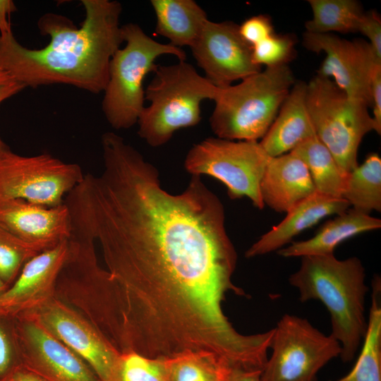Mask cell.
<instances>
[{"label": "cell", "instance_id": "obj_1", "mask_svg": "<svg viewBox=\"0 0 381 381\" xmlns=\"http://www.w3.org/2000/svg\"><path fill=\"white\" fill-rule=\"evenodd\" d=\"M102 158V173L85 175L71 206L117 284L130 351L155 359L185 351L240 356L250 337L222 305L231 291L246 294L232 282L237 253L219 198L198 175L181 193L166 191L157 168L123 140Z\"/></svg>", "mask_w": 381, "mask_h": 381}, {"label": "cell", "instance_id": "obj_2", "mask_svg": "<svg viewBox=\"0 0 381 381\" xmlns=\"http://www.w3.org/2000/svg\"><path fill=\"white\" fill-rule=\"evenodd\" d=\"M80 26L56 13L44 14L37 27L48 44L40 49L20 44L13 32L0 35V66L26 87L64 84L93 94L104 92L111 59L124 42L121 4L82 0Z\"/></svg>", "mask_w": 381, "mask_h": 381}, {"label": "cell", "instance_id": "obj_3", "mask_svg": "<svg viewBox=\"0 0 381 381\" xmlns=\"http://www.w3.org/2000/svg\"><path fill=\"white\" fill-rule=\"evenodd\" d=\"M365 277L358 258L339 260L332 254L302 257L299 269L289 278L301 302L318 300L329 311V334L339 343L344 363L353 360L367 329Z\"/></svg>", "mask_w": 381, "mask_h": 381}, {"label": "cell", "instance_id": "obj_4", "mask_svg": "<svg viewBox=\"0 0 381 381\" xmlns=\"http://www.w3.org/2000/svg\"><path fill=\"white\" fill-rule=\"evenodd\" d=\"M71 222L68 254L56 280L54 298L85 318L119 353H124V321L117 284L99 265L90 232L73 216Z\"/></svg>", "mask_w": 381, "mask_h": 381}, {"label": "cell", "instance_id": "obj_5", "mask_svg": "<svg viewBox=\"0 0 381 381\" xmlns=\"http://www.w3.org/2000/svg\"><path fill=\"white\" fill-rule=\"evenodd\" d=\"M145 89L144 107L137 123L138 134L151 147H159L179 129L197 125L201 120V104L214 100L219 87L186 61L157 65Z\"/></svg>", "mask_w": 381, "mask_h": 381}, {"label": "cell", "instance_id": "obj_6", "mask_svg": "<svg viewBox=\"0 0 381 381\" xmlns=\"http://www.w3.org/2000/svg\"><path fill=\"white\" fill-rule=\"evenodd\" d=\"M288 65L266 67L236 85L219 88L210 118L219 138L258 141L266 134L295 84Z\"/></svg>", "mask_w": 381, "mask_h": 381}, {"label": "cell", "instance_id": "obj_7", "mask_svg": "<svg viewBox=\"0 0 381 381\" xmlns=\"http://www.w3.org/2000/svg\"><path fill=\"white\" fill-rule=\"evenodd\" d=\"M122 33L126 44L111 59L102 102L107 121L116 130L128 129L137 123L145 107L143 81L155 69V60L167 54L179 61L186 59L181 48L156 41L135 23L122 25Z\"/></svg>", "mask_w": 381, "mask_h": 381}, {"label": "cell", "instance_id": "obj_8", "mask_svg": "<svg viewBox=\"0 0 381 381\" xmlns=\"http://www.w3.org/2000/svg\"><path fill=\"white\" fill-rule=\"evenodd\" d=\"M306 104L316 136L349 174L358 165L362 139L375 131L368 106L349 97L331 79L318 75L307 83Z\"/></svg>", "mask_w": 381, "mask_h": 381}, {"label": "cell", "instance_id": "obj_9", "mask_svg": "<svg viewBox=\"0 0 381 381\" xmlns=\"http://www.w3.org/2000/svg\"><path fill=\"white\" fill-rule=\"evenodd\" d=\"M270 157L259 141L207 138L189 150L184 167L192 175L219 180L230 198H248L261 210L260 183Z\"/></svg>", "mask_w": 381, "mask_h": 381}, {"label": "cell", "instance_id": "obj_10", "mask_svg": "<svg viewBox=\"0 0 381 381\" xmlns=\"http://www.w3.org/2000/svg\"><path fill=\"white\" fill-rule=\"evenodd\" d=\"M270 349L261 381H316L319 371L341 352L330 334L291 314L284 315L272 328Z\"/></svg>", "mask_w": 381, "mask_h": 381}, {"label": "cell", "instance_id": "obj_11", "mask_svg": "<svg viewBox=\"0 0 381 381\" xmlns=\"http://www.w3.org/2000/svg\"><path fill=\"white\" fill-rule=\"evenodd\" d=\"M85 174L80 165L47 153L23 156L8 147L0 152V201L21 199L45 207L64 202Z\"/></svg>", "mask_w": 381, "mask_h": 381}, {"label": "cell", "instance_id": "obj_12", "mask_svg": "<svg viewBox=\"0 0 381 381\" xmlns=\"http://www.w3.org/2000/svg\"><path fill=\"white\" fill-rule=\"evenodd\" d=\"M303 45L310 52L325 54L316 75L331 79L349 97L371 106L372 80L381 68V59L368 42L305 32Z\"/></svg>", "mask_w": 381, "mask_h": 381}, {"label": "cell", "instance_id": "obj_13", "mask_svg": "<svg viewBox=\"0 0 381 381\" xmlns=\"http://www.w3.org/2000/svg\"><path fill=\"white\" fill-rule=\"evenodd\" d=\"M15 327L23 368L48 381H101L86 362L32 313L16 315Z\"/></svg>", "mask_w": 381, "mask_h": 381}, {"label": "cell", "instance_id": "obj_14", "mask_svg": "<svg viewBox=\"0 0 381 381\" xmlns=\"http://www.w3.org/2000/svg\"><path fill=\"white\" fill-rule=\"evenodd\" d=\"M190 49L205 77L219 88L262 71L253 63L252 47L241 36L238 25L231 21L208 19Z\"/></svg>", "mask_w": 381, "mask_h": 381}, {"label": "cell", "instance_id": "obj_15", "mask_svg": "<svg viewBox=\"0 0 381 381\" xmlns=\"http://www.w3.org/2000/svg\"><path fill=\"white\" fill-rule=\"evenodd\" d=\"M28 312L86 362L101 381L106 380L120 353L90 322L54 297Z\"/></svg>", "mask_w": 381, "mask_h": 381}, {"label": "cell", "instance_id": "obj_16", "mask_svg": "<svg viewBox=\"0 0 381 381\" xmlns=\"http://www.w3.org/2000/svg\"><path fill=\"white\" fill-rule=\"evenodd\" d=\"M0 225L41 252L69 238L71 216L66 204L45 207L21 199L0 201Z\"/></svg>", "mask_w": 381, "mask_h": 381}, {"label": "cell", "instance_id": "obj_17", "mask_svg": "<svg viewBox=\"0 0 381 381\" xmlns=\"http://www.w3.org/2000/svg\"><path fill=\"white\" fill-rule=\"evenodd\" d=\"M68 240L38 253L24 265L16 279L0 295L1 313L16 316L54 297L56 280L68 254Z\"/></svg>", "mask_w": 381, "mask_h": 381}, {"label": "cell", "instance_id": "obj_18", "mask_svg": "<svg viewBox=\"0 0 381 381\" xmlns=\"http://www.w3.org/2000/svg\"><path fill=\"white\" fill-rule=\"evenodd\" d=\"M349 207V203L343 198L315 192L286 212V216L280 223L261 236L246 251L245 256L251 258L278 251L298 234L323 218L340 214Z\"/></svg>", "mask_w": 381, "mask_h": 381}, {"label": "cell", "instance_id": "obj_19", "mask_svg": "<svg viewBox=\"0 0 381 381\" xmlns=\"http://www.w3.org/2000/svg\"><path fill=\"white\" fill-rule=\"evenodd\" d=\"M315 192L306 165L294 153L270 157L260 183L265 206L286 213Z\"/></svg>", "mask_w": 381, "mask_h": 381}, {"label": "cell", "instance_id": "obj_20", "mask_svg": "<svg viewBox=\"0 0 381 381\" xmlns=\"http://www.w3.org/2000/svg\"><path fill=\"white\" fill-rule=\"evenodd\" d=\"M305 82H296L260 145L270 157L290 152L315 135L306 104Z\"/></svg>", "mask_w": 381, "mask_h": 381}, {"label": "cell", "instance_id": "obj_21", "mask_svg": "<svg viewBox=\"0 0 381 381\" xmlns=\"http://www.w3.org/2000/svg\"><path fill=\"white\" fill-rule=\"evenodd\" d=\"M380 227V219L353 209L347 210L327 222L313 237L292 242L277 253L284 258L332 255L337 246L346 239Z\"/></svg>", "mask_w": 381, "mask_h": 381}, {"label": "cell", "instance_id": "obj_22", "mask_svg": "<svg viewBox=\"0 0 381 381\" xmlns=\"http://www.w3.org/2000/svg\"><path fill=\"white\" fill-rule=\"evenodd\" d=\"M150 4L156 17L155 33L179 48H190L208 20L193 0H151Z\"/></svg>", "mask_w": 381, "mask_h": 381}, {"label": "cell", "instance_id": "obj_23", "mask_svg": "<svg viewBox=\"0 0 381 381\" xmlns=\"http://www.w3.org/2000/svg\"><path fill=\"white\" fill-rule=\"evenodd\" d=\"M291 152L306 165L316 192L342 198L349 174L341 169L331 152L316 135L304 140Z\"/></svg>", "mask_w": 381, "mask_h": 381}, {"label": "cell", "instance_id": "obj_24", "mask_svg": "<svg viewBox=\"0 0 381 381\" xmlns=\"http://www.w3.org/2000/svg\"><path fill=\"white\" fill-rule=\"evenodd\" d=\"M373 280L371 305L360 354L346 375L332 381H381V282Z\"/></svg>", "mask_w": 381, "mask_h": 381}, {"label": "cell", "instance_id": "obj_25", "mask_svg": "<svg viewBox=\"0 0 381 381\" xmlns=\"http://www.w3.org/2000/svg\"><path fill=\"white\" fill-rule=\"evenodd\" d=\"M161 359L168 381H226L233 368L207 351H185Z\"/></svg>", "mask_w": 381, "mask_h": 381}, {"label": "cell", "instance_id": "obj_26", "mask_svg": "<svg viewBox=\"0 0 381 381\" xmlns=\"http://www.w3.org/2000/svg\"><path fill=\"white\" fill-rule=\"evenodd\" d=\"M342 198L363 214L381 211V158L377 154L368 155L349 174Z\"/></svg>", "mask_w": 381, "mask_h": 381}, {"label": "cell", "instance_id": "obj_27", "mask_svg": "<svg viewBox=\"0 0 381 381\" xmlns=\"http://www.w3.org/2000/svg\"><path fill=\"white\" fill-rule=\"evenodd\" d=\"M312 19L305 23L308 32L327 34L358 32L363 15L361 4L355 0H308Z\"/></svg>", "mask_w": 381, "mask_h": 381}, {"label": "cell", "instance_id": "obj_28", "mask_svg": "<svg viewBox=\"0 0 381 381\" xmlns=\"http://www.w3.org/2000/svg\"><path fill=\"white\" fill-rule=\"evenodd\" d=\"M105 381H168L161 358L121 353Z\"/></svg>", "mask_w": 381, "mask_h": 381}, {"label": "cell", "instance_id": "obj_29", "mask_svg": "<svg viewBox=\"0 0 381 381\" xmlns=\"http://www.w3.org/2000/svg\"><path fill=\"white\" fill-rule=\"evenodd\" d=\"M41 253L0 225V279L10 286L24 265Z\"/></svg>", "mask_w": 381, "mask_h": 381}, {"label": "cell", "instance_id": "obj_30", "mask_svg": "<svg viewBox=\"0 0 381 381\" xmlns=\"http://www.w3.org/2000/svg\"><path fill=\"white\" fill-rule=\"evenodd\" d=\"M296 42L293 35L274 33L252 47L253 61L261 67L288 65L296 54Z\"/></svg>", "mask_w": 381, "mask_h": 381}, {"label": "cell", "instance_id": "obj_31", "mask_svg": "<svg viewBox=\"0 0 381 381\" xmlns=\"http://www.w3.org/2000/svg\"><path fill=\"white\" fill-rule=\"evenodd\" d=\"M22 367L15 316L0 312V381H10Z\"/></svg>", "mask_w": 381, "mask_h": 381}, {"label": "cell", "instance_id": "obj_32", "mask_svg": "<svg viewBox=\"0 0 381 381\" xmlns=\"http://www.w3.org/2000/svg\"><path fill=\"white\" fill-rule=\"evenodd\" d=\"M242 38L251 47L274 34L271 18L266 15L252 16L238 25Z\"/></svg>", "mask_w": 381, "mask_h": 381}, {"label": "cell", "instance_id": "obj_33", "mask_svg": "<svg viewBox=\"0 0 381 381\" xmlns=\"http://www.w3.org/2000/svg\"><path fill=\"white\" fill-rule=\"evenodd\" d=\"M358 32L368 39V43L376 56L381 59V20L380 16L374 11L364 13Z\"/></svg>", "mask_w": 381, "mask_h": 381}, {"label": "cell", "instance_id": "obj_34", "mask_svg": "<svg viewBox=\"0 0 381 381\" xmlns=\"http://www.w3.org/2000/svg\"><path fill=\"white\" fill-rule=\"evenodd\" d=\"M26 86L0 66V104L19 93ZM0 137V152L8 148Z\"/></svg>", "mask_w": 381, "mask_h": 381}, {"label": "cell", "instance_id": "obj_35", "mask_svg": "<svg viewBox=\"0 0 381 381\" xmlns=\"http://www.w3.org/2000/svg\"><path fill=\"white\" fill-rule=\"evenodd\" d=\"M371 107L373 110L375 131L381 133V68L375 73L371 84Z\"/></svg>", "mask_w": 381, "mask_h": 381}, {"label": "cell", "instance_id": "obj_36", "mask_svg": "<svg viewBox=\"0 0 381 381\" xmlns=\"http://www.w3.org/2000/svg\"><path fill=\"white\" fill-rule=\"evenodd\" d=\"M17 10L11 0H0V35L12 32L8 16Z\"/></svg>", "mask_w": 381, "mask_h": 381}, {"label": "cell", "instance_id": "obj_37", "mask_svg": "<svg viewBox=\"0 0 381 381\" xmlns=\"http://www.w3.org/2000/svg\"><path fill=\"white\" fill-rule=\"evenodd\" d=\"M261 371L233 368L226 381H261Z\"/></svg>", "mask_w": 381, "mask_h": 381}, {"label": "cell", "instance_id": "obj_38", "mask_svg": "<svg viewBox=\"0 0 381 381\" xmlns=\"http://www.w3.org/2000/svg\"><path fill=\"white\" fill-rule=\"evenodd\" d=\"M10 381H48L41 376L24 368H20Z\"/></svg>", "mask_w": 381, "mask_h": 381}, {"label": "cell", "instance_id": "obj_39", "mask_svg": "<svg viewBox=\"0 0 381 381\" xmlns=\"http://www.w3.org/2000/svg\"><path fill=\"white\" fill-rule=\"evenodd\" d=\"M9 286L0 279V295L2 294Z\"/></svg>", "mask_w": 381, "mask_h": 381}]
</instances>
